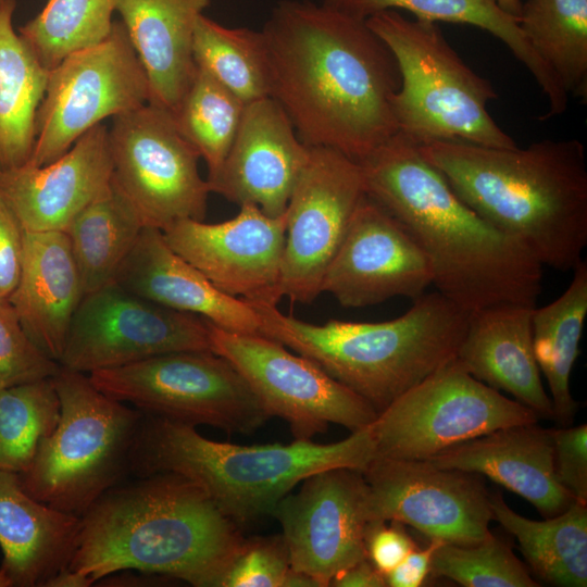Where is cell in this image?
Masks as SVG:
<instances>
[{
  "mask_svg": "<svg viewBox=\"0 0 587 587\" xmlns=\"http://www.w3.org/2000/svg\"><path fill=\"white\" fill-rule=\"evenodd\" d=\"M376 458L370 425L333 444L241 446L201 436L195 426L145 415L130 454L138 476L174 473L197 484L240 524L270 514L308 476L334 467L364 471Z\"/></svg>",
  "mask_w": 587,
  "mask_h": 587,
  "instance_id": "6",
  "label": "cell"
},
{
  "mask_svg": "<svg viewBox=\"0 0 587 587\" xmlns=\"http://www.w3.org/2000/svg\"><path fill=\"white\" fill-rule=\"evenodd\" d=\"M390 523L387 526L386 522H370L365 535L367 559L384 576L417 548L403 524Z\"/></svg>",
  "mask_w": 587,
  "mask_h": 587,
  "instance_id": "42",
  "label": "cell"
},
{
  "mask_svg": "<svg viewBox=\"0 0 587 587\" xmlns=\"http://www.w3.org/2000/svg\"><path fill=\"white\" fill-rule=\"evenodd\" d=\"M388 47L401 76L394 98L399 133L417 146L460 141L492 148L517 147L489 114L498 95L444 37L437 23L409 20L395 10L365 20Z\"/></svg>",
  "mask_w": 587,
  "mask_h": 587,
  "instance_id": "7",
  "label": "cell"
},
{
  "mask_svg": "<svg viewBox=\"0 0 587 587\" xmlns=\"http://www.w3.org/2000/svg\"><path fill=\"white\" fill-rule=\"evenodd\" d=\"M60 367L29 337L12 304L0 302V390L53 377Z\"/></svg>",
  "mask_w": 587,
  "mask_h": 587,
  "instance_id": "40",
  "label": "cell"
},
{
  "mask_svg": "<svg viewBox=\"0 0 587 587\" xmlns=\"http://www.w3.org/2000/svg\"><path fill=\"white\" fill-rule=\"evenodd\" d=\"M284 496L271 513L279 522L290 565L319 587L367 558L369 488L361 471L314 473Z\"/></svg>",
  "mask_w": 587,
  "mask_h": 587,
  "instance_id": "17",
  "label": "cell"
},
{
  "mask_svg": "<svg viewBox=\"0 0 587 587\" xmlns=\"http://www.w3.org/2000/svg\"><path fill=\"white\" fill-rule=\"evenodd\" d=\"M83 297L66 232L24 230L21 275L8 301L29 337L58 362Z\"/></svg>",
  "mask_w": 587,
  "mask_h": 587,
  "instance_id": "25",
  "label": "cell"
},
{
  "mask_svg": "<svg viewBox=\"0 0 587 587\" xmlns=\"http://www.w3.org/2000/svg\"><path fill=\"white\" fill-rule=\"evenodd\" d=\"M168 246L216 288L250 302L277 304L286 215L271 217L245 204L221 223L180 220L165 230Z\"/></svg>",
  "mask_w": 587,
  "mask_h": 587,
  "instance_id": "18",
  "label": "cell"
},
{
  "mask_svg": "<svg viewBox=\"0 0 587 587\" xmlns=\"http://www.w3.org/2000/svg\"><path fill=\"white\" fill-rule=\"evenodd\" d=\"M16 0H0V167L28 162L49 70L13 27Z\"/></svg>",
  "mask_w": 587,
  "mask_h": 587,
  "instance_id": "29",
  "label": "cell"
},
{
  "mask_svg": "<svg viewBox=\"0 0 587 587\" xmlns=\"http://www.w3.org/2000/svg\"><path fill=\"white\" fill-rule=\"evenodd\" d=\"M427 461L484 475L526 499L545 519L561 514L574 502L554 474L551 429L537 422L494 430Z\"/></svg>",
  "mask_w": 587,
  "mask_h": 587,
  "instance_id": "23",
  "label": "cell"
},
{
  "mask_svg": "<svg viewBox=\"0 0 587 587\" xmlns=\"http://www.w3.org/2000/svg\"><path fill=\"white\" fill-rule=\"evenodd\" d=\"M60 411L53 377L0 390V470L25 473L55 429Z\"/></svg>",
  "mask_w": 587,
  "mask_h": 587,
  "instance_id": "36",
  "label": "cell"
},
{
  "mask_svg": "<svg viewBox=\"0 0 587 587\" xmlns=\"http://www.w3.org/2000/svg\"><path fill=\"white\" fill-rule=\"evenodd\" d=\"M53 380L58 425L18 475L30 496L80 517L130 471L143 413L100 391L88 374L61 366Z\"/></svg>",
  "mask_w": 587,
  "mask_h": 587,
  "instance_id": "8",
  "label": "cell"
},
{
  "mask_svg": "<svg viewBox=\"0 0 587 587\" xmlns=\"http://www.w3.org/2000/svg\"><path fill=\"white\" fill-rule=\"evenodd\" d=\"M337 587H385V576L366 558L338 574L330 583Z\"/></svg>",
  "mask_w": 587,
  "mask_h": 587,
  "instance_id": "45",
  "label": "cell"
},
{
  "mask_svg": "<svg viewBox=\"0 0 587 587\" xmlns=\"http://www.w3.org/2000/svg\"><path fill=\"white\" fill-rule=\"evenodd\" d=\"M24 229L0 193V302L15 290L22 268Z\"/></svg>",
  "mask_w": 587,
  "mask_h": 587,
  "instance_id": "43",
  "label": "cell"
},
{
  "mask_svg": "<svg viewBox=\"0 0 587 587\" xmlns=\"http://www.w3.org/2000/svg\"><path fill=\"white\" fill-rule=\"evenodd\" d=\"M114 283L157 304L198 315L221 329L261 335L252 307L216 288L168 246L160 229L143 227Z\"/></svg>",
  "mask_w": 587,
  "mask_h": 587,
  "instance_id": "22",
  "label": "cell"
},
{
  "mask_svg": "<svg viewBox=\"0 0 587 587\" xmlns=\"http://www.w3.org/2000/svg\"><path fill=\"white\" fill-rule=\"evenodd\" d=\"M364 195L358 162L330 148L310 147L285 212L280 298L312 303L322 294L326 271Z\"/></svg>",
  "mask_w": 587,
  "mask_h": 587,
  "instance_id": "15",
  "label": "cell"
},
{
  "mask_svg": "<svg viewBox=\"0 0 587 587\" xmlns=\"http://www.w3.org/2000/svg\"><path fill=\"white\" fill-rule=\"evenodd\" d=\"M149 83L121 21L101 42L71 53L49 71L27 163L49 164L108 117L149 103Z\"/></svg>",
  "mask_w": 587,
  "mask_h": 587,
  "instance_id": "11",
  "label": "cell"
},
{
  "mask_svg": "<svg viewBox=\"0 0 587 587\" xmlns=\"http://www.w3.org/2000/svg\"><path fill=\"white\" fill-rule=\"evenodd\" d=\"M114 486L80 516L67 569L91 583L137 570L220 587L243 538L197 484L174 473Z\"/></svg>",
  "mask_w": 587,
  "mask_h": 587,
  "instance_id": "3",
  "label": "cell"
},
{
  "mask_svg": "<svg viewBox=\"0 0 587 587\" xmlns=\"http://www.w3.org/2000/svg\"><path fill=\"white\" fill-rule=\"evenodd\" d=\"M566 290L551 303L534 308L532 340L540 373L548 382L553 420L561 426L573 422L577 403L571 395L570 377L579 353L587 315V263L574 270Z\"/></svg>",
  "mask_w": 587,
  "mask_h": 587,
  "instance_id": "31",
  "label": "cell"
},
{
  "mask_svg": "<svg viewBox=\"0 0 587 587\" xmlns=\"http://www.w3.org/2000/svg\"><path fill=\"white\" fill-rule=\"evenodd\" d=\"M553 470L574 501L587 504V425L551 428Z\"/></svg>",
  "mask_w": 587,
  "mask_h": 587,
  "instance_id": "41",
  "label": "cell"
},
{
  "mask_svg": "<svg viewBox=\"0 0 587 587\" xmlns=\"http://www.w3.org/2000/svg\"><path fill=\"white\" fill-rule=\"evenodd\" d=\"M247 302L261 335L314 362L377 413L455 359L469 321L439 291L424 292L404 314L378 323L316 325L285 315L276 304Z\"/></svg>",
  "mask_w": 587,
  "mask_h": 587,
  "instance_id": "5",
  "label": "cell"
},
{
  "mask_svg": "<svg viewBox=\"0 0 587 587\" xmlns=\"http://www.w3.org/2000/svg\"><path fill=\"white\" fill-rule=\"evenodd\" d=\"M92 585L91 580L70 569H64L52 576L45 587H87Z\"/></svg>",
  "mask_w": 587,
  "mask_h": 587,
  "instance_id": "46",
  "label": "cell"
},
{
  "mask_svg": "<svg viewBox=\"0 0 587 587\" xmlns=\"http://www.w3.org/2000/svg\"><path fill=\"white\" fill-rule=\"evenodd\" d=\"M210 0H121L129 40L146 72L149 103L172 114L195 79L193 34Z\"/></svg>",
  "mask_w": 587,
  "mask_h": 587,
  "instance_id": "26",
  "label": "cell"
},
{
  "mask_svg": "<svg viewBox=\"0 0 587 587\" xmlns=\"http://www.w3.org/2000/svg\"><path fill=\"white\" fill-rule=\"evenodd\" d=\"M452 190L540 262L573 271L587 246V160L577 139L526 148L460 141L419 146Z\"/></svg>",
  "mask_w": 587,
  "mask_h": 587,
  "instance_id": "4",
  "label": "cell"
},
{
  "mask_svg": "<svg viewBox=\"0 0 587 587\" xmlns=\"http://www.w3.org/2000/svg\"><path fill=\"white\" fill-rule=\"evenodd\" d=\"M497 2L504 12L519 18L522 7L520 0H497Z\"/></svg>",
  "mask_w": 587,
  "mask_h": 587,
  "instance_id": "47",
  "label": "cell"
},
{
  "mask_svg": "<svg viewBox=\"0 0 587 587\" xmlns=\"http://www.w3.org/2000/svg\"><path fill=\"white\" fill-rule=\"evenodd\" d=\"M143 227L139 214L112 179L72 220L65 232L84 296L114 282Z\"/></svg>",
  "mask_w": 587,
  "mask_h": 587,
  "instance_id": "32",
  "label": "cell"
},
{
  "mask_svg": "<svg viewBox=\"0 0 587 587\" xmlns=\"http://www.w3.org/2000/svg\"><path fill=\"white\" fill-rule=\"evenodd\" d=\"M517 24L560 86L587 100V0H527Z\"/></svg>",
  "mask_w": 587,
  "mask_h": 587,
  "instance_id": "33",
  "label": "cell"
},
{
  "mask_svg": "<svg viewBox=\"0 0 587 587\" xmlns=\"http://www.w3.org/2000/svg\"><path fill=\"white\" fill-rule=\"evenodd\" d=\"M208 325L211 350L234 365L271 416L289 424L295 439L310 440L329 424L354 432L376 419L365 399L280 342Z\"/></svg>",
  "mask_w": 587,
  "mask_h": 587,
  "instance_id": "13",
  "label": "cell"
},
{
  "mask_svg": "<svg viewBox=\"0 0 587 587\" xmlns=\"http://www.w3.org/2000/svg\"><path fill=\"white\" fill-rule=\"evenodd\" d=\"M309 152L274 99L255 100L245 105L226 158L207 178L210 191L239 207L255 205L271 217L283 216Z\"/></svg>",
  "mask_w": 587,
  "mask_h": 587,
  "instance_id": "20",
  "label": "cell"
},
{
  "mask_svg": "<svg viewBox=\"0 0 587 587\" xmlns=\"http://www.w3.org/2000/svg\"><path fill=\"white\" fill-rule=\"evenodd\" d=\"M492 520L513 535L532 571L560 587L587 585V504L574 501L544 521L520 515L497 491L490 494Z\"/></svg>",
  "mask_w": 587,
  "mask_h": 587,
  "instance_id": "30",
  "label": "cell"
},
{
  "mask_svg": "<svg viewBox=\"0 0 587 587\" xmlns=\"http://www.w3.org/2000/svg\"><path fill=\"white\" fill-rule=\"evenodd\" d=\"M192 48L197 67L245 104L268 97L261 30L226 27L201 14Z\"/></svg>",
  "mask_w": 587,
  "mask_h": 587,
  "instance_id": "34",
  "label": "cell"
},
{
  "mask_svg": "<svg viewBox=\"0 0 587 587\" xmlns=\"http://www.w3.org/2000/svg\"><path fill=\"white\" fill-rule=\"evenodd\" d=\"M534 308L499 304L470 313L455 360L473 377L510 394L539 419H553L533 350Z\"/></svg>",
  "mask_w": 587,
  "mask_h": 587,
  "instance_id": "24",
  "label": "cell"
},
{
  "mask_svg": "<svg viewBox=\"0 0 587 587\" xmlns=\"http://www.w3.org/2000/svg\"><path fill=\"white\" fill-rule=\"evenodd\" d=\"M80 517L30 496L17 473L0 470V569L11 587H41L66 569Z\"/></svg>",
  "mask_w": 587,
  "mask_h": 587,
  "instance_id": "27",
  "label": "cell"
},
{
  "mask_svg": "<svg viewBox=\"0 0 587 587\" xmlns=\"http://www.w3.org/2000/svg\"><path fill=\"white\" fill-rule=\"evenodd\" d=\"M323 4L364 21L383 11L403 9L417 20L482 28L500 39L534 76L549 102L544 120L567 109V93L529 46L517 18L504 12L497 0H325Z\"/></svg>",
  "mask_w": 587,
  "mask_h": 587,
  "instance_id": "28",
  "label": "cell"
},
{
  "mask_svg": "<svg viewBox=\"0 0 587 587\" xmlns=\"http://www.w3.org/2000/svg\"><path fill=\"white\" fill-rule=\"evenodd\" d=\"M109 128L99 124L53 162L0 170V193L25 232L66 230L111 183Z\"/></svg>",
  "mask_w": 587,
  "mask_h": 587,
  "instance_id": "21",
  "label": "cell"
},
{
  "mask_svg": "<svg viewBox=\"0 0 587 587\" xmlns=\"http://www.w3.org/2000/svg\"><path fill=\"white\" fill-rule=\"evenodd\" d=\"M107 396L143 414L249 434L270 413L242 375L213 351H177L88 374Z\"/></svg>",
  "mask_w": 587,
  "mask_h": 587,
  "instance_id": "9",
  "label": "cell"
},
{
  "mask_svg": "<svg viewBox=\"0 0 587 587\" xmlns=\"http://www.w3.org/2000/svg\"><path fill=\"white\" fill-rule=\"evenodd\" d=\"M121 0H48L18 34L40 63L52 70L71 53L95 46L111 32Z\"/></svg>",
  "mask_w": 587,
  "mask_h": 587,
  "instance_id": "35",
  "label": "cell"
},
{
  "mask_svg": "<svg viewBox=\"0 0 587 587\" xmlns=\"http://www.w3.org/2000/svg\"><path fill=\"white\" fill-rule=\"evenodd\" d=\"M367 197L412 236L441 295L465 312L536 307L542 265L470 208L401 133L358 162Z\"/></svg>",
  "mask_w": 587,
  "mask_h": 587,
  "instance_id": "2",
  "label": "cell"
},
{
  "mask_svg": "<svg viewBox=\"0 0 587 587\" xmlns=\"http://www.w3.org/2000/svg\"><path fill=\"white\" fill-rule=\"evenodd\" d=\"M109 139L112 180L145 227L163 232L180 220H204L209 184L171 112L147 103L115 116Z\"/></svg>",
  "mask_w": 587,
  "mask_h": 587,
  "instance_id": "12",
  "label": "cell"
},
{
  "mask_svg": "<svg viewBox=\"0 0 587 587\" xmlns=\"http://www.w3.org/2000/svg\"><path fill=\"white\" fill-rule=\"evenodd\" d=\"M0 170H1V167H0Z\"/></svg>",
  "mask_w": 587,
  "mask_h": 587,
  "instance_id": "49",
  "label": "cell"
},
{
  "mask_svg": "<svg viewBox=\"0 0 587 587\" xmlns=\"http://www.w3.org/2000/svg\"><path fill=\"white\" fill-rule=\"evenodd\" d=\"M441 542L439 539H430L429 544L411 551L404 560L386 576V585L390 587H420L427 576L430 575V564L435 550Z\"/></svg>",
  "mask_w": 587,
  "mask_h": 587,
  "instance_id": "44",
  "label": "cell"
},
{
  "mask_svg": "<svg viewBox=\"0 0 587 587\" xmlns=\"http://www.w3.org/2000/svg\"><path fill=\"white\" fill-rule=\"evenodd\" d=\"M432 283L428 261L412 236L365 193L326 271L322 292L342 307L362 308L395 297L414 300Z\"/></svg>",
  "mask_w": 587,
  "mask_h": 587,
  "instance_id": "19",
  "label": "cell"
},
{
  "mask_svg": "<svg viewBox=\"0 0 587 587\" xmlns=\"http://www.w3.org/2000/svg\"><path fill=\"white\" fill-rule=\"evenodd\" d=\"M177 351H212L208 322L113 282L83 297L59 364L89 374Z\"/></svg>",
  "mask_w": 587,
  "mask_h": 587,
  "instance_id": "14",
  "label": "cell"
},
{
  "mask_svg": "<svg viewBox=\"0 0 587 587\" xmlns=\"http://www.w3.org/2000/svg\"><path fill=\"white\" fill-rule=\"evenodd\" d=\"M261 34L268 97L305 146L360 162L399 132L394 98L400 72L364 20L325 4L284 1Z\"/></svg>",
  "mask_w": 587,
  "mask_h": 587,
  "instance_id": "1",
  "label": "cell"
},
{
  "mask_svg": "<svg viewBox=\"0 0 587 587\" xmlns=\"http://www.w3.org/2000/svg\"><path fill=\"white\" fill-rule=\"evenodd\" d=\"M245 103L203 70L173 113L176 125L208 166V177L221 167L238 130Z\"/></svg>",
  "mask_w": 587,
  "mask_h": 587,
  "instance_id": "37",
  "label": "cell"
},
{
  "mask_svg": "<svg viewBox=\"0 0 587 587\" xmlns=\"http://www.w3.org/2000/svg\"><path fill=\"white\" fill-rule=\"evenodd\" d=\"M538 419L454 359L378 412L370 429L376 458L427 460L464 441Z\"/></svg>",
  "mask_w": 587,
  "mask_h": 587,
  "instance_id": "10",
  "label": "cell"
},
{
  "mask_svg": "<svg viewBox=\"0 0 587 587\" xmlns=\"http://www.w3.org/2000/svg\"><path fill=\"white\" fill-rule=\"evenodd\" d=\"M362 474L370 522H398L457 545L477 544L491 533L490 494L478 474L389 458H375Z\"/></svg>",
  "mask_w": 587,
  "mask_h": 587,
  "instance_id": "16",
  "label": "cell"
},
{
  "mask_svg": "<svg viewBox=\"0 0 587 587\" xmlns=\"http://www.w3.org/2000/svg\"><path fill=\"white\" fill-rule=\"evenodd\" d=\"M220 587H317L292 570L280 536L245 539Z\"/></svg>",
  "mask_w": 587,
  "mask_h": 587,
  "instance_id": "39",
  "label": "cell"
},
{
  "mask_svg": "<svg viewBox=\"0 0 587 587\" xmlns=\"http://www.w3.org/2000/svg\"><path fill=\"white\" fill-rule=\"evenodd\" d=\"M430 575L464 587H538L511 547L490 533L474 545L441 542L435 550Z\"/></svg>",
  "mask_w": 587,
  "mask_h": 587,
  "instance_id": "38",
  "label": "cell"
},
{
  "mask_svg": "<svg viewBox=\"0 0 587 587\" xmlns=\"http://www.w3.org/2000/svg\"><path fill=\"white\" fill-rule=\"evenodd\" d=\"M0 587H11V583L4 572L0 569Z\"/></svg>",
  "mask_w": 587,
  "mask_h": 587,
  "instance_id": "48",
  "label": "cell"
}]
</instances>
